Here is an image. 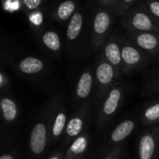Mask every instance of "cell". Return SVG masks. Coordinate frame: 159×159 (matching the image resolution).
<instances>
[{
	"mask_svg": "<svg viewBox=\"0 0 159 159\" xmlns=\"http://www.w3.org/2000/svg\"><path fill=\"white\" fill-rule=\"evenodd\" d=\"M46 139H47V130L46 126L42 123L36 124L30 137V147L34 154H41L46 147Z\"/></svg>",
	"mask_w": 159,
	"mask_h": 159,
	"instance_id": "6da1fadb",
	"label": "cell"
},
{
	"mask_svg": "<svg viewBox=\"0 0 159 159\" xmlns=\"http://www.w3.org/2000/svg\"><path fill=\"white\" fill-rule=\"evenodd\" d=\"M156 149V143L154 138L147 134L142 137L139 144L140 159H152Z\"/></svg>",
	"mask_w": 159,
	"mask_h": 159,
	"instance_id": "7a4b0ae2",
	"label": "cell"
},
{
	"mask_svg": "<svg viewBox=\"0 0 159 159\" xmlns=\"http://www.w3.org/2000/svg\"><path fill=\"white\" fill-rule=\"evenodd\" d=\"M44 67L43 62L33 57H28L23 59L20 62V70L24 74H36L39 73Z\"/></svg>",
	"mask_w": 159,
	"mask_h": 159,
	"instance_id": "3957f363",
	"label": "cell"
},
{
	"mask_svg": "<svg viewBox=\"0 0 159 159\" xmlns=\"http://www.w3.org/2000/svg\"><path fill=\"white\" fill-rule=\"evenodd\" d=\"M134 129V122L131 120H127L119 124L111 135L113 142H120L128 137Z\"/></svg>",
	"mask_w": 159,
	"mask_h": 159,
	"instance_id": "277c9868",
	"label": "cell"
},
{
	"mask_svg": "<svg viewBox=\"0 0 159 159\" xmlns=\"http://www.w3.org/2000/svg\"><path fill=\"white\" fill-rule=\"evenodd\" d=\"M92 88V77L89 73H84L77 84L76 93L79 98H86L89 95Z\"/></svg>",
	"mask_w": 159,
	"mask_h": 159,
	"instance_id": "5b68a950",
	"label": "cell"
},
{
	"mask_svg": "<svg viewBox=\"0 0 159 159\" xmlns=\"http://www.w3.org/2000/svg\"><path fill=\"white\" fill-rule=\"evenodd\" d=\"M82 25H83V17L80 13H75L68 25V29H67V37L70 40H75L78 34L81 32L82 29Z\"/></svg>",
	"mask_w": 159,
	"mask_h": 159,
	"instance_id": "8992f818",
	"label": "cell"
},
{
	"mask_svg": "<svg viewBox=\"0 0 159 159\" xmlns=\"http://www.w3.org/2000/svg\"><path fill=\"white\" fill-rule=\"evenodd\" d=\"M120 97H121V93L118 89H115L111 91V93L103 106V112L105 115L110 116L116 112L118 102H119V100H120Z\"/></svg>",
	"mask_w": 159,
	"mask_h": 159,
	"instance_id": "52a82bcc",
	"label": "cell"
},
{
	"mask_svg": "<svg viewBox=\"0 0 159 159\" xmlns=\"http://www.w3.org/2000/svg\"><path fill=\"white\" fill-rule=\"evenodd\" d=\"M96 76L102 84H108L114 77V70L111 64L103 62L99 65L96 71Z\"/></svg>",
	"mask_w": 159,
	"mask_h": 159,
	"instance_id": "ba28073f",
	"label": "cell"
},
{
	"mask_svg": "<svg viewBox=\"0 0 159 159\" xmlns=\"http://www.w3.org/2000/svg\"><path fill=\"white\" fill-rule=\"evenodd\" d=\"M110 25V16L106 12H99L94 19V31L99 34H104Z\"/></svg>",
	"mask_w": 159,
	"mask_h": 159,
	"instance_id": "9c48e42d",
	"label": "cell"
},
{
	"mask_svg": "<svg viewBox=\"0 0 159 159\" xmlns=\"http://www.w3.org/2000/svg\"><path fill=\"white\" fill-rule=\"evenodd\" d=\"M1 108L4 117L7 121H12L13 119H15L17 116V106L12 100L4 98L1 101Z\"/></svg>",
	"mask_w": 159,
	"mask_h": 159,
	"instance_id": "30bf717a",
	"label": "cell"
},
{
	"mask_svg": "<svg viewBox=\"0 0 159 159\" xmlns=\"http://www.w3.org/2000/svg\"><path fill=\"white\" fill-rule=\"evenodd\" d=\"M132 25L142 31H149L153 27L152 20L144 13H136L132 18Z\"/></svg>",
	"mask_w": 159,
	"mask_h": 159,
	"instance_id": "8fae6325",
	"label": "cell"
},
{
	"mask_svg": "<svg viewBox=\"0 0 159 159\" xmlns=\"http://www.w3.org/2000/svg\"><path fill=\"white\" fill-rule=\"evenodd\" d=\"M105 55L108 61L114 64L118 65L122 61V54L119 49V47L115 43H110L105 48Z\"/></svg>",
	"mask_w": 159,
	"mask_h": 159,
	"instance_id": "7c38bea8",
	"label": "cell"
},
{
	"mask_svg": "<svg viewBox=\"0 0 159 159\" xmlns=\"http://www.w3.org/2000/svg\"><path fill=\"white\" fill-rule=\"evenodd\" d=\"M122 60L129 65H134L138 63L141 60V55L139 51L132 47H124L122 51Z\"/></svg>",
	"mask_w": 159,
	"mask_h": 159,
	"instance_id": "4fadbf2b",
	"label": "cell"
},
{
	"mask_svg": "<svg viewBox=\"0 0 159 159\" xmlns=\"http://www.w3.org/2000/svg\"><path fill=\"white\" fill-rule=\"evenodd\" d=\"M137 43L141 48H143L144 49H147V50H152L157 47V37L154 36L153 34H140L138 36Z\"/></svg>",
	"mask_w": 159,
	"mask_h": 159,
	"instance_id": "5bb4252c",
	"label": "cell"
},
{
	"mask_svg": "<svg viewBox=\"0 0 159 159\" xmlns=\"http://www.w3.org/2000/svg\"><path fill=\"white\" fill-rule=\"evenodd\" d=\"M43 42L49 49L53 51H57L61 48V42L59 36L55 32L52 31L45 33V34L43 35Z\"/></svg>",
	"mask_w": 159,
	"mask_h": 159,
	"instance_id": "9a60e30c",
	"label": "cell"
},
{
	"mask_svg": "<svg viewBox=\"0 0 159 159\" xmlns=\"http://www.w3.org/2000/svg\"><path fill=\"white\" fill-rule=\"evenodd\" d=\"M75 5L72 1H65L61 3L58 8V16L61 20H67L74 12Z\"/></svg>",
	"mask_w": 159,
	"mask_h": 159,
	"instance_id": "2e32d148",
	"label": "cell"
},
{
	"mask_svg": "<svg viewBox=\"0 0 159 159\" xmlns=\"http://www.w3.org/2000/svg\"><path fill=\"white\" fill-rule=\"evenodd\" d=\"M82 128H83V121H82V119H80L78 117L73 118L67 124L66 133L69 136H71V137H75V136H76V135H78L80 133Z\"/></svg>",
	"mask_w": 159,
	"mask_h": 159,
	"instance_id": "e0dca14e",
	"label": "cell"
},
{
	"mask_svg": "<svg viewBox=\"0 0 159 159\" xmlns=\"http://www.w3.org/2000/svg\"><path fill=\"white\" fill-rule=\"evenodd\" d=\"M88 146V142L85 137H79L77 138L72 144L70 150L75 155H79L85 152Z\"/></svg>",
	"mask_w": 159,
	"mask_h": 159,
	"instance_id": "ac0fdd59",
	"label": "cell"
},
{
	"mask_svg": "<svg viewBox=\"0 0 159 159\" xmlns=\"http://www.w3.org/2000/svg\"><path fill=\"white\" fill-rule=\"evenodd\" d=\"M65 122H66V116L63 113H60L54 122V126H53V135L54 136H59L61 135V133L62 132L63 128L65 127Z\"/></svg>",
	"mask_w": 159,
	"mask_h": 159,
	"instance_id": "d6986e66",
	"label": "cell"
},
{
	"mask_svg": "<svg viewBox=\"0 0 159 159\" xmlns=\"http://www.w3.org/2000/svg\"><path fill=\"white\" fill-rule=\"evenodd\" d=\"M145 117L148 120L159 119V103L149 107L145 112Z\"/></svg>",
	"mask_w": 159,
	"mask_h": 159,
	"instance_id": "ffe728a7",
	"label": "cell"
},
{
	"mask_svg": "<svg viewBox=\"0 0 159 159\" xmlns=\"http://www.w3.org/2000/svg\"><path fill=\"white\" fill-rule=\"evenodd\" d=\"M41 3H42L41 0H25V1H23V4H24L29 9L36 8Z\"/></svg>",
	"mask_w": 159,
	"mask_h": 159,
	"instance_id": "44dd1931",
	"label": "cell"
},
{
	"mask_svg": "<svg viewBox=\"0 0 159 159\" xmlns=\"http://www.w3.org/2000/svg\"><path fill=\"white\" fill-rule=\"evenodd\" d=\"M150 9L154 15L159 18V2H152L150 4Z\"/></svg>",
	"mask_w": 159,
	"mask_h": 159,
	"instance_id": "7402d4cb",
	"label": "cell"
},
{
	"mask_svg": "<svg viewBox=\"0 0 159 159\" xmlns=\"http://www.w3.org/2000/svg\"><path fill=\"white\" fill-rule=\"evenodd\" d=\"M0 159H13V157L9 155H4L0 157Z\"/></svg>",
	"mask_w": 159,
	"mask_h": 159,
	"instance_id": "603a6c76",
	"label": "cell"
},
{
	"mask_svg": "<svg viewBox=\"0 0 159 159\" xmlns=\"http://www.w3.org/2000/svg\"><path fill=\"white\" fill-rule=\"evenodd\" d=\"M48 159H60L58 157H50V158Z\"/></svg>",
	"mask_w": 159,
	"mask_h": 159,
	"instance_id": "cb8c5ba5",
	"label": "cell"
},
{
	"mask_svg": "<svg viewBox=\"0 0 159 159\" xmlns=\"http://www.w3.org/2000/svg\"><path fill=\"white\" fill-rule=\"evenodd\" d=\"M106 159H113V158H106Z\"/></svg>",
	"mask_w": 159,
	"mask_h": 159,
	"instance_id": "d4e9b609",
	"label": "cell"
}]
</instances>
